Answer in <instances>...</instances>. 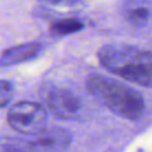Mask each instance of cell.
Wrapping results in <instances>:
<instances>
[{
	"label": "cell",
	"mask_w": 152,
	"mask_h": 152,
	"mask_svg": "<svg viewBox=\"0 0 152 152\" xmlns=\"http://www.w3.org/2000/svg\"><path fill=\"white\" fill-rule=\"evenodd\" d=\"M71 141V134L62 127L44 128L42 132L27 139L28 152H61Z\"/></svg>",
	"instance_id": "5b68a950"
},
{
	"label": "cell",
	"mask_w": 152,
	"mask_h": 152,
	"mask_svg": "<svg viewBox=\"0 0 152 152\" xmlns=\"http://www.w3.org/2000/svg\"><path fill=\"white\" fill-rule=\"evenodd\" d=\"M44 103L57 118L74 119L81 108L80 99L69 89L62 87H50L43 91Z\"/></svg>",
	"instance_id": "277c9868"
},
{
	"label": "cell",
	"mask_w": 152,
	"mask_h": 152,
	"mask_svg": "<svg viewBox=\"0 0 152 152\" xmlns=\"http://www.w3.org/2000/svg\"><path fill=\"white\" fill-rule=\"evenodd\" d=\"M0 152H28L27 142L25 139L21 138L1 137Z\"/></svg>",
	"instance_id": "9c48e42d"
},
{
	"label": "cell",
	"mask_w": 152,
	"mask_h": 152,
	"mask_svg": "<svg viewBox=\"0 0 152 152\" xmlns=\"http://www.w3.org/2000/svg\"><path fill=\"white\" fill-rule=\"evenodd\" d=\"M83 27V23L80 19L76 18H64V19H59L56 20L53 23H51L49 31L51 34L53 36H66L70 33H75L78 32L81 28Z\"/></svg>",
	"instance_id": "ba28073f"
},
{
	"label": "cell",
	"mask_w": 152,
	"mask_h": 152,
	"mask_svg": "<svg viewBox=\"0 0 152 152\" xmlns=\"http://www.w3.org/2000/svg\"><path fill=\"white\" fill-rule=\"evenodd\" d=\"M97 57L108 71L142 87H152V52L135 45H103Z\"/></svg>",
	"instance_id": "6da1fadb"
},
{
	"label": "cell",
	"mask_w": 152,
	"mask_h": 152,
	"mask_svg": "<svg viewBox=\"0 0 152 152\" xmlns=\"http://www.w3.org/2000/svg\"><path fill=\"white\" fill-rule=\"evenodd\" d=\"M7 122L14 131L21 134L34 135L46 128L48 112L38 102H17L8 109Z\"/></svg>",
	"instance_id": "3957f363"
},
{
	"label": "cell",
	"mask_w": 152,
	"mask_h": 152,
	"mask_svg": "<svg viewBox=\"0 0 152 152\" xmlns=\"http://www.w3.org/2000/svg\"><path fill=\"white\" fill-rule=\"evenodd\" d=\"M86 0H38V2L49 8L55 10H74L81 7Z\"/></svg>",
	"instance_id": "30bf717a"
},
{
	"label": "cell",
	"mask_w": 152,
	"mask_h": 152,
	"mask_svg": "<svg viewBox=\"0 0 152 152\" xmlns=\"http://www.w3.org/2000/svg\"><path fill=\"white\" fill-rule=\"evenodd\" d=\"M87 90L115 114L128 119L139 120L145 110L141 94L133 88L102 75H93L86 82Z\"/></svg>",
	"instance_id": "7a4b0ae2"
},
{
	"label": "cell",
	"mask_w": 152,
	"mask_h": 152,
	"mask_svg": "<svg viewBox=\"0 0 152 152\" xmlns=\"http://www.w3.org/2000/svg\"><path fill=\"white\" fill-rule=\"evenodd\" d=\"M122 13L124 18L129 25L140 27L146 25L151 19L152 8L146 0H128Z\"/></svg>",
	"instance_id": "52a82bcc"
},
{
	"label": "cell",
	"mask_w": 152,
	"mask_h": 152,
	"mask_svg": "<svg viewBox=\"0 0 152 152\" xmlns=\"http://www.w3.org/2000/svg\"><path fill=\"white\" fill-rule=\"evenodd\" d=\"M13 93L14 90L12 83L5 80H0V108L8 104L13 96Z\"/></svg>",
	"instance_id": "8fae6325"
},
{
	"label": "cell",
	"mask_w": 152,
	"mask_h": 152,
	"mask_svg": "<svg viewBox=\"0 0 152 152\" xmlns=\"http://www.w3.org/2000/svg\"><path fill=\"white\" fill-rule=\"evenodd\" d=\"M40 44L36 42L19 44L10 49H6L0 55V66H8L31 61L40 53Z\"/></svg>",
	"instance_id": "8992f818"
}]
</instances>
